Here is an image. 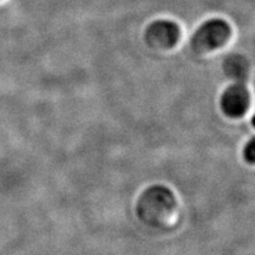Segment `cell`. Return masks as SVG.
<instances>
[{"mask_svg": "<svg viewBox=\"0 0 255 255\" xmlns=\"http://www.w3.org/2000/svg\"><path fill=\"white\" fill-rule=\"evenodd\" d=\"M136 212L144 225L161 229L176 225L180 210L173 191L163 186H152L141 194Z\"/></svg>", "mask_w": 255, "mask_h": 255, "instance_id": "cell-1", "label": "cell"}, {"mask_svg": "<svg viewBox=\"0 0 255 255\" xmlns=\"http://www.w3.org/2000/svg\"><path fill=\"white\" fill-rule=\"evenodd\" d=\"M232 36V28L222 19H212L197 28L191 39V46L196 52L205 53L225 45Z\"/></svg>", "mask_w": 255, "mask_h": 255, "instance_id": "cell-2", "label": "cell"}, {"mask_svg": "<svg viewBox=\"0 0 255 255\" xmlns=\"http://www.w3.org/2000/svg\"><path fill=\"white\" fill-rule=\"evenodd\" d=\"M251 104V95L244 83L235 82L226 89L221 97V109L226 116L239 119L247 113Z\"/></svg>", "mask_w": 255, "mask_h": 255, "instance_id": "cell-3", "label": "cell"}, {"mask_svg": "<svg viewBox=\"0 0 255 255\" xmlns=\"http://www.w3.org/2000/svg\"><path fill=\"white\" fill-rule=\"evenodd\" d=\"M180 27L173 21L157 20L146 28L145 38L155 49H170L180 39Z\"/></svg>", "mask_w": 255, "mask_h": 255, "instance_id": "cell-4", "label": "cell"}, {"mask_svg": "<svg viewBox=\"0 0 255 255\" xmlns=\"http://www.w3.org/2000/svg\"><path fill=\"white\" fill-rule=\"evenodd\" d=\"M225 71L229 77L235 79V82L244 83L247 78L248 63L242 56L233 55L225 62Z\"/></svg>", "mask_w": 255, "mask_h": 255, "instance_id": "cell-5", "label": "cell"}, {"mask_svg": "<svg viewBox=\"0 0 255 255\" xmlns=\"http://www.w3.org/2000/svg\"><path fill=\"white\" fill-rule=\"evenodd\" d=\"M254 156H255V150H254V138H252L250 143L245 148V159L250 163H254Z\"/></svg>", "mask_w": 255, "mask_h": 255, "instance_id": "cell-6", "label": "cell"}]
</instances>
